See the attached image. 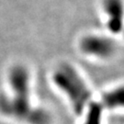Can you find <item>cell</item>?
Masks as SVG:
<instances>
[{"instance_id":"1","label":"cell","mask_w":124,"mask_h":124,"mask_svg":"<svg viewBox=\"0 0 124 124\" xmlns=\"http://www.w3.org/2000/svg\"><path fill=\"white\" fill-rule=\"evenodd\" d=\"M11 95L0 96V112L25 124H52L47 111L34 107L31 98L30 74L23 65H15L8 74Z\"/></svg>"},{"instance_id":"2","label":"cell","mask_w":124,"mask_h":124,"mask_svg":"<svg viewBox=\"0 0 124 124\" xmlns=\"http://www.w3.org/2000/svg\"><path fill=\"white\" fill-rule=\"evenodd\" d=\"M53 82L68 96L74 110L81 114L90 98L87 86L78 73L69 64H62L53 74Z\"/></svg>"},{"instance_id":"3","label":"cell","mask_w":124,"mask_h":124,"mask_svg":"<svg viewBox=\"0 0 124 124\" xmlns=\"http://www.w3.org/2000/svg\"><path fill=\"white\" fill-rule=\"evenodd\" d=\"M80 47L84 53L101 58L112 55L115 50L114 43L110 40L98 36H87L81 40Z\"/></svg>"},{"instance_id":"4","label":"cell","mask_w":124,"mask_h":124,"mask_svg":"<svg viewBox=\"0 0 124 124\" xmlns=\"http://www.w3.org/2000/svg\"><path fill=\"white\" fill-rule=\"evenodd\" d=\"M103 5L108 16V29L114 33L120 32L123 28L124 22V4L122 0H104Z\"/></svg>"},{"instance_id":"5","label":"cell","mask_w":124,"mask_h":124,"mask_svg":"<svg viewBox=\"0 0 124 124\" xmlns=\"http://www.w3.org/2000/svg\"><path fill=\"white\" fill-rule=\"evenodd\" d=\"M104 105L108 108H124V86H120L107 93L103 97Z\"/></svg>"},{"instance_id":"6","label":"cell","mask_w":124,"mask_h":124,"mask_svg":"<svg viewBox=\"0 0 124 124\" xmlns=\"http://www.w3.org/2000/svg\"><path fill=\"white\" fill-rule=\"evenodd\" d=\"M101 106L97 103H92L89 107L85 124H101Z\"/></svg>"}]
</instances>
